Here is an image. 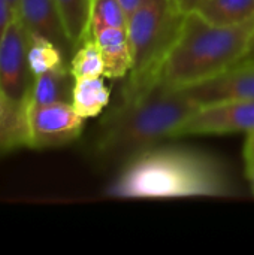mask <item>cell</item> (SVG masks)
Segmentation results:
<instances>
[{
  "instance_id": "cell-12",
  "label": "cell",
  "mask_w": 254,
  "mask_h": 255,
  "mask_svg": "<svg viewBox=\"0 0 254 255\" xmlns=\"http://www.w3.org/2000/svg\"><path fill=\"white\" fill-rule=\"evenodd\" d=\"M28 148V131L24 102L9 99L0 90V154Z\"/></svg>"
},
{
  "instance_id": "cell-10",
  "label": "cell",
  "mask_w": 254,
  "mask_h": 255,
  "mask_svg": "<svg viewBox=\"0 0 254 255\" xmlns=\"http://www.w3.org/2000/svg\"><path fill=\"white\" fill-rule=\"evenodd\" d=\"M90 36L99 45L105 64V78L123 79L132 69V49L129 42L127 28L123 27H103L93 31Z\"/></svg>"
},
{
  "instance_id": "cell-6",
  "label": "cell",
  "mask_w": 254,
  "mask_h": 255,
  "mask_svg": "<svg viewBox=\"0 0 254 255\" xmlns=\"http://www.w3.org/2000/svg\"><path fill=\"white\" fill-rule=\"evenodd\" d=\"M254 131V100H228L199 106L174 133L186 136H222Z\"/></svg>"
},
{
  "instance_id": "cell-25",
  "label": "cell",
  "mask_w": 254,
  "mask_h": 255,
  "mask_svg": "<svg viewBox=\"0 0 254 255\" xmlns=\"http://www.w3.org/2000/svg\"><path fill=\"white\" fill-rule=\"evenodd\" d=\"M10 3H12V6H13V10L16 12V3H18V0H10Z\"/></svg>"
},
{
  "instance_id": "cell-2",
  "label": "cell",
  "mask_w": 254,
  "mask_h": 255,
  "mask_svg": "<svg viewBox=\"0 0 254 255\" xmlns=\"http://www.w3.org/2000/svg\"><path fill=\"white\" fill-rule=\"evenodd\" d=\"M199 108L183 88L156 82L144 93L120 100L103 120L94 142L99 161L118 163L174 137L175 130Z\"/></svg>"
},
{
  "instance_id": "cell-1",
  "label": "cell",
  "mask_w": 254,
  "mask_h": 255,
  "mask_svg": "<svg viewBox=\"0 0 254 255\" xmlns=\"http://www.w3.org/2000/svg\"><path fill=\"white\" fill-rule=\"evenodd\" d=\"M232 193L223 166L205 152L181 148H150L130 158L108 188L111 197H222Z\"/></svg>"
},
{
  "instance_id": "cell-13",
  "label": "cell",
  "mask_w": 254,
  "mask_h": 255,
  "mask_svg": "<svg viewBox=\"0 0 254 255\" xmlns=\"http://www.w3.org/2000/svg\"><path fill=\"white\" fill-rule=\"evenodd\" d=\"M109 88L102 76L78 78L73 84L70 103L82 118H93L109 105Z\"/></svg>"
},
{
  "instance_id": "cell-8",
  "label": "cell",
  "mask_w": 254,
  "mask_h": 255,
  "mask_svg": "<svg viewBox=\"0 0 254 255\" xmlns=\"http://www.w3.org/2000/svg\"><path fill=\"white\" fill-rule=\"evenodd\" d=\"M183 90L199 106L228 100H254V61L238 63L220 75Z\"/></svg>"
},
{
  "instance_id": "cell-21",
  "label": "cell",
  "mask_w": 254,
  "mask_h": 255,
  "mask_svg": "<svg viewBox=\"0 0 254 255\" xmlns=\"http://www.w3.org/2000/svg\"><path fill=\"white\" fill-rule=\"evenodd\" d=\"M244 160H246V175H247L252 193L254 194V155L244 157Z\"/></svg>"
},
{
  "instance_id": "cell-9",
  "label": "cell",
  "mask_w": 254,
  "mask_h": 255,
  "mask_svg": "<svg viewBox=\"0 0 254 255\" xmlns=\"http://www.w3.org/2000/svg\"><path fill=\"white\" fill-rule=\"evenodd\" d=\"M15 15L22 21L28 33L52 40L64 51V54L75 51V46L66 33L55 0H18Z\"/></svg>"
},
{
  "instance_id": "cell-20",
  "label": "cell",
  "mask_w": 254,
  "mask_h": 255,
  "mask_svg": "<svg viewBox=\"0 0 254 255\" xmlns=\"http://www.w3.org/2000/svg\"><path fill=\"white\" fill-rule=\"evenodd\" d=\"M178 9L183 12V13H190V12H195L196 7L199 6L201 0H175Z\"/></svg>"
},
{
  "instance_id": "cell-18",
  "label": "cell",
  "mask_w": 254,
  "mask_h": 255,
  "mask_svg": "<svg viewBox=\"0 0 254 255\" xmlns=\"http://www.w3.org/2000/svg\"><path fill=\"white\" fill-rule=\"evenodd\" d=\"M129 16L118 0H91L90 7V34L103 27L127 28Z\"/></svg>"
},
{
  "instance_id": "cell-22",
  "label": "cell",
  "mask_w": 254,
  "mask_h": 255,
  "mask_svg": "<svg viewBox=\"0 0 254 255\" xmlns=\"http://www.w3.org/2000/svg\"><path fill=\"white\" fill-rule=\"evenodd\" d=\"M118 1L123 6V9L126 10L127 16H130L135 12V9L139 6V3H141V0H118Z\"/></svg>"
},
{
  "instance_id": "cell-5",
  "label": "cell",
  "mask_w": 254,
  "mask_h": 255,
  "mask_svg": "<svg viewBox=\"0 0 254 255\" xmlns=\"http://www.w3.org/2000/svg\"><path fill=\"white\" fill-rule=\"evenodd\" d=\"M28 148L45 149L76 140L84 128V120L70 102L49 105L25 103Z\"/></svg>"
},
{
  "instance_id": "cell-3",
  "label": "cell",
  "mask_w": 254,
  "mask_h": 255,
  "mask_svg": "<svg viewBox=\"0 0 254 255\" xmlns=\"http://www.w3.org/2000/svg\"><path fill=\"white\" fill-rule=\"evenodd\" d=\"M253 33L254 18L237 25H216L198 12L186 13L156 81L172 88H186L220 75L240 63Z\"/></svg>"
},
{
  "instance_id": "cell-4",
  "label": "cell",
  "mask_w": 254,
  "mask_h": 255,
  "mask_svg": "<svg viewBox=\"0 0 254 255\" xmlns=\"http://www.w3.org/2000/svg\"><path fill=\"white\" fill-rule=\"evenodd\" d=\"M184 15L175 0H141L127 21L132 69L120 100L135 97L157 82L159 69L178 36Z\"/></svg>"
},
{
  "instance_id": "cell-19",
  "label": "cell",
  "mask_w": 254,
  "mask_h": 255,
  "mask_svg": "<svg viewBox=\"0 0 254 255\" xmlns=\"http://www.w3.org/2000/svg\"><path fill=\"white\" fill-rule=\"evenodd\" d=\"M15 18V10L10 0H0V39L3 37L7 25Z\"/></svg>"
},
{
  "instance_id": "cell-11",
  "label": "cell",
  "mask_w": 254,
  "mask_h": 255,
  "mask_svg": "<svg viewBox=\"0 0 254 255\" xmlns=\"http://www.w3.org/2000/svg\"><path fill=\"white\" fill-rule=\"evenodd\" d=\"M73 84H75V78L70 73L69 66L52 69L31 79L24 102L31 105L72 102Z\"/></svg>"
},
{
  "instance_id": "cell-17",
  "label": "cell",
  "mask_w": 254,
  "mask_h": 255,
  "mask_svg": "<svg viewBox=\"0 0 254 255\" xmlns=\"http://www.w3.org/2000/svg\"><path fill=\"white\" fill-rule=\"evenodd\" d=\"M69 69L75 79L103 76L105 64H103L102 52L93 36H87L76 46L75 54L70 58Z\"/></svg>"
},
{
  "instance_id": "cell-7",
  "label": "cell",
  "mask_w": 254,
  "mask_h": 255,
  "mask_svg": "<svg viewBox=\"0 0 254 255\" xmlns=\"http://www.w3.org/2000/svg\"><path fill=\"white\" fill-rule=\"evenodd\" d=\"M27 52L28 30L15 15L0 39V90L18 103L24 102L33 79Z\"/></svg>"
},
{
  "instance_id": "cell-14",
  "label": "cell",
  "mask_w": 254,
  "mask_h": 255,
  "mask_svg": "<svg viewBox=\"0 0 254 255\" xmlns=\"http://www.w3.org/2000/svg\"><path fill=\"white\" fill-rule=\"evenodd\" d=\"M216 25H237L254 18V0H201L196 10Z\"/></svg>"
},
{
  "instance_id": "cell-23",
  "label": "cell",
  "mask_w": 254,
  "mask_h": 255,
  "mask_svg": "<svg viewBox=\"0 0 254 255\" xmlns=\"http://www.w3.org/2000/svg\"><path fill=\"white\" fill-rule=\"evenodd\" d=\"M254 155V131L249 133L244 142V157Z\"/></svg>"
},
{
  "instance_id": "cell-16",
  "label": "cell",
  "mask_w": 254,
  "mask_h": 255,
  "mask_svg": "<svg viewBox=\"0 0 254 255\" xmlns=\"http://www.w3.org/2000/svg\"><path fill=\"white\" fill-rule=\"evenodd\" d=\"M66 33L72 42V45L76 46L90 36V7L91 0H55Z\"/></svg>"
},
{
  "instance_id": "cell-24",
  "label": "cell",
  "mask_w": 254,
  "mask_h": 255,
  "mask_svg": "<svg viewBox=\"0 0 254 255\" xmlns=\"http://www.w3.org/2000/svg\"><path fill=\"white\" fill-rule=\"evenodd\" d=\"M249 61H254V33L252 40H250V45H249V48H247V51L244 54V57L240 60V63H249Z\"/></svg>"
},
{
  "instance_id": "cell-15",
  "label": "cell",
  "mask_w": 254,
  "mask_h": 255,
  "mask_svg": "<svg viewBox=\"0 0 254 255\" xmlns=\"http://www.w3.org/2000/svg\"><path fill=\"white\" fill-rule=\"evenodd\" d=\"M64 55H66L64 51L52 40L34 33H28L27 58H28L30 73L33 78L45 72H49L52 69L66 66Z\"/></svg>"
}]
</instances>
